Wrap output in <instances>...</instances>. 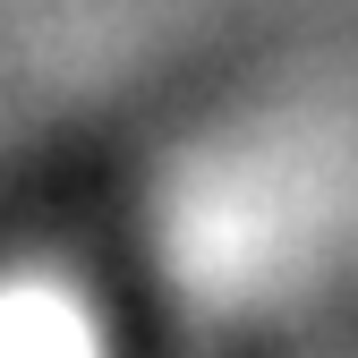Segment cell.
<instances>
[{"label": "cell", "instance_id": "1", "mask_svg": "<svg viewBox=\"0 0 358 358\" xmlns=\"http://www.w3.org/2000/svg\"><path fill=\"white\" fill-rule=\"evenodd\" d=\"M111 358H171L154 299H145V290H128V282L111 290Z\"/></svg>", "mask_w": 358, "mask_h": 358}]
</instances>
